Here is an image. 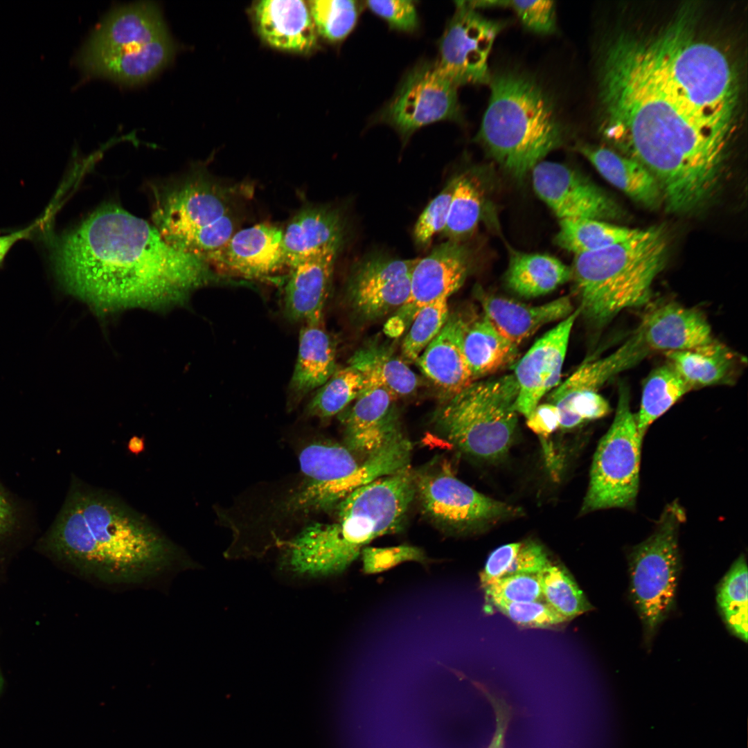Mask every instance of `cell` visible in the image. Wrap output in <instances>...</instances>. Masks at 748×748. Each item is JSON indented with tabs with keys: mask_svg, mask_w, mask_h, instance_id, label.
<instances>
[{
	"mask_svg": "<svg viewBox=\"0 0 748 748\" xmlns=\"http://www.w3.org/2000/svg\"><path fill=\"white\" fill-rule=\"evenodd\" d=\"M2 684H3L2 677H0V692H1V688H2Z\"/></svg>",
	"mask_w": 748,
	"mask_h": 748,
	"instance_id": "obj_56",
	"label": "cell"
},
{
	"mask_svg": "<svg viewBox=\"0 0 748 748\" xmlns=\"http://www.w3.org/2000/svg\"><path fill=\"white\" fill-rule=\"evenodd\" d=\"M339 245L327 247L290 268L283 311L294 323L322 320Z\"/></svg>",
	"mask_w": 748,
	"mask_h": 748,
	"instance_id": "obj_23",
	"label": "cell"
},
{
	"mask_svg": "<svg viewBox=\"0 0 748 748\" xmlns=\"http://www.w3.org/2000/svg\"><path fill=\"white\" fill-rule=\"evenodd\" d=\"M578 150L611 184L646 208L664 203L662 192L653 175L640 162L609 148L582 144Z\"/></svg>",
	"mask_w": 748,
	"mask_h": 748,
	"instance_id": "obj_29",
	"label": "cell"
},
{
	"mask_svg": "<svg viewBox=\"0 0 748 748\" xmlns=\"http://www.w3.org/2000/svg\"><path fill=\"white\" fill-rule=\"evenodd\" d=\"M7 515V509L3 499L0 496V527L3 525Z\"/></svg>",
	"mask_w": 748,
	"mask_h": 748,
	"instance_id": "obj_55",
	"label": "cell"
},
{
	"mask_svg": "<svg viewBox=\"0 0 748 748\" xmlns=\"http://www.w3.org/2000/svg\"><path fill=\"white\" fill-rule=\"evenodd\" d=\"M691 389L670 363L650 373L643 384L639 412L634 415L641 440L651 424Z\"/></svg>",
	"mask_w": 748,
	"mask_h": 748,
	"instance_id": "obj_34",
	"label": "cell"
},
{
	"mask_svg": "<svg viewBox=\"0 0 748 748\" xmlns=\"http://www.w3.org/2000/svg\"><path fill=\"white\" fill-rule=\"evenodd\" d=\"M483 691L493 706L496 718L495 731L488 748H504L505 736L510 722L511 709L501 698L492 695L483 688Z\"/></svg>",
	"mask_w": 748,
	"mask_h": 748,
	"instance_id": "obj_52",
	"label": "cell"
},
{
	"mask_svg": "<svg viewBox=\"0 0 748 748\" xmlns=\"http://www.w3.org/2000/svg\"><path fill=\"white\" fill-rule=\"evenodd\" d=\"M44 222V218L25 229L0 236V266L12 247L19 240L30 237Z\"/></svg>",
	"mask_w": 748,
	"mask_h": 748,
	"instance_id": "obj_53",
	"label": "cell"
},
{
	"mask_svg": "<svg viewBox=\"0 0 748 748\" xmlns=\"http://www.w3.org/2000/svg\"><path fill=\"white\" fill-rule=\"evenodd\" d=\"M51 546L82 574L109 584L143 581L181 557L178 546L143 514L83 483L71 495Z\"/></svg>",
	"mask_w": 748,
	"mask_h": 748,
	"instance_id": "obj_3",
	"label": "cell"
},
{
	"mask_svg": "<svg viewBox=\"0 0 748 748\" xmlns=\"http://www.w3.org/2000/svg\"><path fill=\"white\" fill-rule=\"evenodd\" d=\"M415 497L410 465L359 487L335 507L332 522L312 524L278 542L284 564L304 576L343 573L373 540L402 529Z\"/></svg>",
	"mask_w": 748,
	"mask_h": 748,
	"instance_id": "obj_4",
	"label": "cell"
},
{
	"mask_svg": "<svg viewBox=\"0 0 748 748\" xmlns=\"http://www.w3.org/2000/svg\"><path fill=\"white\" fill-rule=\"evenodd\" d=\"M278 226L259 223L237 231L208 260L213 269L247 277H269L286 267Z\"/></svg>",
	"mask_w": 748,
	"mask_h": 748,
	"instance_id": "obj_20",
	"label": "cell"
},
{
	"mask_svg": "<svg viewBox=\"0 0 748 748\" xmlns=\"http://www.w3.org/2000/svg\"><path fill=\"white\" fill-rule=\"evenodd\" d=\"M520 544L521 542L506 544L491 553L480 573L482 587L505 576Z\"/></svg>",
	"mask_w": 748,
	"mask_h": 748,
	"instance_id": "obj_50",
	"label": "cell"
},
{
	"mask_svg": "<svg viewBox=\"0 0 748 748\" xmlns=\"http://www.w3.org/2000/svg\"><path fill=\"white\" fill-rule=\"evenodd\" d=\"M456 178L449 181L427 206L418 217L413 231L417 244L428 245L434 236L445 228Z\"/></svg>",
	"mask_w": 748,
	"mask_h": 748,
	"instance_id": "obj_46",
	"label": "cell"
},
{
	"mask_svg": "<svg viewBox=\"0 0 748 748\" xmlns=\"http://www.w3.org/2000/svg\"><path fill=\"white\" fill-rule=\"evenodd\" d=\"M518 386L513 373L474 381L449 398L435 416L438 431L470 456H503L517 424Z\"/></svg>",
	"mask_w": 748,
	"mask_h": 748,
	"instance_id": "obj_9",
	"label": "cell"
},
{
	"mask_svg": "<svg viewBox=\"0 0 748 748\" xmlns=\"http://www.w3.org/2000/svg\"><path fill=\"white\" fill-rule=\"evenodd\" d=\"M251 15L261 39L277 50L307 55L318 47L308 1L262 0L252 5Z\"/></svg>",
	"mask_w": 748,
	"mask_h": 748,
	"instance_id": "obj_22",
	"label": "cell"
},
{
	"mask_svg": "<svg viewBox=\"0 0 748 748\" xmlns=\"http://www.w3.org/2000/svg\"><path fill=\"white\" fill-rule=\"evenodd\" d=\"M411 274L385 287L348 294L354 314L363 321H371L399 309L407 300Z\"/></svg>",
	"mask_w": 748,
	"mask_h": 748,
	"instance_id": "obj_41",
	"label": "cell"
},
{
	"mask_svg": "<svg viewBox=\"0 0 748 748\" xmlns=\"http://www.w3.org/2000/svg\"><path fill=\"white\" fill-rule=\"evenodd\" d=\"M323 321H308L300 330L297 358L289 385L290 405H296L321 387L337 369L335 344Z\"/></svg>",
	"mask_w": 748,
	"mask_h": 748,
	"instance_id": "obj_27",
	"label": "cell"
},
{
	"mask_svg": "<svg viewBox=\"0 0 748 748\" xmlns=\"http://www.w3.org/2000/svg\"><path fill=\"white\" fill-rule=\"evenodd\" d=\"M0 677H2L1 674V671H0Z\"/></svg>",
	"mask_w": 748,
	"mask_h": 748,
	"instance_id": "obj_57",
	"label": "cell"
},
{
	"mask_svg": "<svg viewBox=\"0 0 748 748\" xmlns=\"http://www.w3.org/2000/svg\"><path fill=\"white\" fill-rule=\"evenodd\" d=\"M637 329L650 351L692 350L715 342L701 312L675 303L653 309Z\"/></svg>",
	"mask_w": 748,
	"mask_h": 748,
	"instance_id": "obj_24",
	"label": "cell"
},
{
	"mask_svg": "<svg viewBox=\"0 0 748 748\" xmlns=\"http://www.w3.org/2000/svg\"><path fill=\"white\" fill-rule=\"evenodd\" d=\"M129 452L134 455H138L145 449V439L136 436H132L127 443Z\"/></svg>",
	"mask_w": 748,
	"mask_h": 748,
	"instance_id": "obj_54",
	"label": "cell"
},
{
	"mask_svg": "<svg viewBox=\"0 0 748 748\" xmlns=\"http://www.w3.org/2000/svg\"><path fill=\"white\" fill-rule=\"evenodd\" d=\"M559 222L555 243L574 255L595 251L624 242L634 236L640 230L594 219L562 220Z\"/></svg>",
	"mask_w": 748,
	"mask_h": 748,
	"instance_id": "obj_35",
	"label": "cell"
},
{
	"mask_svg": "<svg viewBox=\"0 0 748 748\" xmlns=\"http://www.w3.org/2000/svg\"><path fill=\"white\" fill-rule=\"evenodd\" d=\"M630 399L628 388L620 384L614 418L594 455L581 509L585 513L610 508H632L635 505L643 440Z\"/></svg>",
	"mask_w": 748,
	"mask_h": 748,
	"instance_id": "obj_12",
	"label": "cell"
},
{
	"mask_svg": "<svg viewBox=\"0 0 748 748\" xmlns=\"http://www.w3.org/2000/svg\"><path fill=\"white\" fill-rule=\"evenodd\" d=\"M55 261L66 290L104 312L181 303L198 288L229 283L168 244L154 226L113 204L66 234Z\"/></svg>",
	"mask_w": 748,
	"mask_h": 748,
	"instance_id": "obj_2",
	"label": "cell"
},
{
	"mask_svg": "<svg viewBox=\"0 0 748 748\" xmlns=\"http://www.w3.org/2000/svg\"><path fill=\"white\" fill-rule=\"evenodd\" d=\"M538 575L544 600L567 620L592 609L564 569L551 563Z\"/></svg>",
	"mask_w": 748,
	"mask_h": 748,
	"instance_id": "obj_39",
	"label": "cell"
},
{
	"mask_svg": "<svg viewBox=\"0 0 748 748\" xmlns=\"http://www.w3.org/2000/svg\"><path fill=\"white\" fill-rule=\"evenodd\" d=\"M343 226L336 211L321 206H307L298 211L283 233L286 267L299 262L332 245H340Z\"/></svg>",
	"mask_w": 748,
	"mask_h": 748,
	"instance_id": "obj_28",
	"label": "cell"
},
{
	"mask_svg": "<svg viewBox=\"0 0 748 748\" xmlns=\"http://www.w3.org/2000/svg\"><path fill=\"white\" fill-rule=\"evenodd\" d=\"M481 301L486 317L499 332L517 346L541 327L562 321L575 310L568 296L538 305L492 295L483 296Z\"/></svg>",
	"mask_w": 748,
	"mask_h": 748,
	"instance_id": "obj_26",
	"label": "cell"
},
{
	"mask_svg": "<svg viewBox=\"0 0 748 748\" xmlns=\"http://www.w3.org/2000/svg\"><path fill=\"white\" fill-rule=\"evenodd\" d=\"M551 563L541 545L533 542H521L504 576L538 573Z\"/></svg>",
	"mask_w": 748,
	"mask_h": 748,
	"instance_id": "obj_49",
	"label": "cell"
},
{
	"mask_svg": "<svg viewBox=\"0 0 748 748\" xmlns=\"http://www.w3.org/2000/svg\"><path fill=\"white\" fill-rule=\"evenodd\" d=\"M395 399L382 386L365 389L353 405L341 412L344 445L366 458L404 436Z\"/></svg>",
	"mask_w": 748,
	"mask_h": 748,
	"instance_id": "obj_19",
	"label": "cell"
},
{
	"mask_svg": "<svg viewBox=\"0 0 748 748\" xmlns=\"http://www.w3.org/2000/svg\"><path fill=\"white\" fill-rule=\"evenodd\" d=\"M477 177L464 173L456 177L443 234L459 242L478 225L483 213V191Z\"/></svg>",
	"mask_w": 748,
	"mask_h": 748,
	"instance_id": "obj_37",
	"label": "cell"
},
{
	"mask_svg": "<svg viewBox=\"0 0 748 748\" xmlns=\"http://www.w3.org/2000/svg\"><path fill=\"white\" fill-rule=\"evenodd\" d=\"M466 321L458 314L449 315L440 332L415 362L447 398L473 382L463 350Z\"/></svg>",
	"mask_w": 748,
	"mask_h": 748,
	"instance_id": "obj_25",
	"label": "cell"
},
{
	"mask_svg": "<svg viewBox=\"0 0 748 748\" xmlns=\"http://www.w3.org/2000/svg\"><path fill=\"white\" fill-rule=\"evenodd\" d=\"M605 137L657 179L668 211L695 212L724 173L737 100L706 62L652 37L623 33L598 75Z\"/></svg>",
	"mask_w": 748,
	"mask_h": 748,
	"instance_id": "obj_1",
	"label": "cell"
},
{
	"mask_svg": "<svg viewBox=\"0 0 748 748\" xmlns=\"http://www.w3.org/2000/svg\"><path fill=\"white\" fill-rule=\"evenodd\" d=\"M411 449L404 436L362 458L344 444L311 441L299 453L301 481L285 501L284 511L305 516L334 510L359 487L410 465Z\"/></svg>",
	"mask_w": 748,
	"mask_h": 748,
	"instance_id": "obj_8",
	"label": "cell"
},
{
	"mask_svg": "<svg viewBox=\"0 0 748 748\" xmlns=\"http://www.w3.org/2000/svg\"><path fill=\"white\" fill-rule=\"evenodd\" d=\"M571 280V267L542 253H515L506 274L509 289L524 298L549 294Z\"/></svg>",
	"mask_w": 748,
	"mask_h": 748,
	"instance_id": "obj_32",
	"label": "cell"
},
{
	"mask_svg": "<svg viewBox=\"0 0 748 748\" xmlns=\"http://www.w3.org/2000/svg\"><path fill=\"white\" fill-rule=\"evenodd\" d=\"M490 603L516 624L529 627H549L568 621L545 600L524 603Z\"/></svg>",
	"mask_w": 748,
	"mask_h": 748,
	"instance_id": "obj_44",
	"label": "cell"
},
{
	"mask_svg": "<svg viewBox=\"0 0 748 748\" xmlns=\"http://www.w3.org/2000/svg\"><path fill=\"white\" fill-rule=\"evenodd\" d=\"M524 26L531 32L547 35L556 28L555 3L551 1H508Z\"/></svg>",
	"mask_w": 748,
	"mask_h": 748,
	"instance_id": "obj_47",
	"label": "cell"
},
{
	"mask_svg": "<svg viewBox=\"0 0 748 748\" xmlns=\"http://www.w3.org/2000/svg\"><path fill=\"white\" fill-rule=\"evenodd\" d=\"M229 190L199 178L168 189L154 206L155 228L171 247L208 264L237 231Z\"/></svg>",
	"mask_w": 748,
	"mask_h": 748,
	"instance_id": "obj_10",
	"label": "cell"
},
{
	"mask_svg": "<svg viewBox=\"0 0 748 748\" xmlns=\"http://www.w3.org/2000/svg\"><path fill=\"white\" fill-rule=\"evenodd\" d=\"M666 256V238L659 227L640 229L624 242L575 255L570 280L579 299V316L600 328L622 310L647 304Z\"/></svg>",
	"mask_w": 748,
	"mask_h": 748,
	"instance_id": "obj_6",
	"label": "cell"
},
{
	"mask_svg": "<svg viewBox=\"0 0 748 748\" xmlns=\"http://www.w3.org/2000/svg\"><path fill=\"white\" fill-rule=\"evenodd\" d=\"M365 4L394 30L413 32L418 28V18L415 2L413 1H367Z\"/></svg>",
	"mask_w": 748,
	"mask_h": 748,
	"instance_id": "obj_48",
	"label": "cell"
},
{
	"mask_svg": "<svg viewBox=\"0 0 748 748\" xmlns=\"http://www.w3.org/2000/svg\"><path fill=\"white\" fill-rule=\"evenodd\" d=\"M456 4L439 42L436 64L457 87L489 83L488 55L505 23L483 17L463 1Z\"/></svg>",
	"mask_w": 748,
	"mask_h": 748,
	"instance_id": "obj_15",
	"label": "cell"
},
{
	"mask_svg": "<svg viewBox=\"0 0 748 748\" xmlns=\"http://www.w3.org/2000/svg\"><path fill=\"white\" fill-rule=\"evenodd\" d=\"M468 269L467 252L456 241L448 240L419 258L411 273L409 297L391 319L388 332H402L423 307L448 299L462 286Z\"/></svg>",
	"mask_w": 748,
	"mask_h": 748,
	"instance_id": "obj_17",
	"label": "cell"
},
{
	"mask_svg": "<svg viewBox=\"0 0 748 748\" xmlns=\"http://www.w3.org/2000/svg\"><path fill=\"white\" fill-rule=\"evenodd\" d=\"M483 588L486 598L490 601L524 603L544 600L538 573L506 576Z\"/></svg>",
	"mask_w": 748,
	"mask_h": 748,
	"instance_id": "obj_43",
	"label": "cell"
},
{
	"mask_svg": "<svg viewBox=\"0 0 748 748\" xmlns=\"http://www.w3.org/2000/svg\"><path fill=\"white\" fill-rule=\"evenodd\" d=\"M669 363L691 389L727 383L734 366L731 353L716 341L692 350L666 352Z\"/></svg>",
	"mask_w": 748,
	"mask_h": 748,
	"instance_id": "obj_33",
	"label": "cell"
},
{
	"mask_svg": "<svg viewBox=\"0 0 748 748\" xmlns=\"http://www.w3.org/2000/svg\"><path fill=\"white\" fill-rule=\"evenodd\" d=\"M360 556L362 571L367 575L384 572L404 562L427 564L429 561L422 549L409 544L385 548L368 546Z\"/></svg>",
	"mask_w": 748,
	"mask_h": 748,
	"instance_id": "obj_45",
	"label": "cell"
},
{
	"mask_svg": "<svg viewBox=\"0 0 748 748\" xmlns=\"http://www.w3.org/2000/svg\"><path fill=\"white\" fill-rule=\"evenodd\" d=\"M457 88L436 62L420 63L406 75L379 119L404 139L433 123L460 121L462 115Z\"/></svg>",
	"mask_w": 748,
	"mask_h": 748,
	"instance_id": "obj_14",
	"label": "cell"
},
{
	"mask_svg": "<svg viewBox=\"0 0 748 748\" xmlns=\"http://www.w3.org/2000/svg\"><path fill=\"white\" fill-rule=\"evenodd\" d=\"M366 389L363 375L348 366L337 369L308 404L306 416L322 420L344 411Z\"/></svg>",
	"mask_w": 748,
	"mask_h": 748,
	"instance_id": "obj_38",
	"label": "cell"
},
{
	"mask_svg": "<svg viewBox=\"0 0 748 748\" xmlns=\"http://www.w3.org/2000/svg\"><path fill=\"white\" fill-rule=\"evenodd\" d=\"M308 3L319 37L333 43L351 33L363 6L353 0H313Z\"/></svg>",
	"mask_w": 748,
	"mask_h": 748,
	"instance_id": "obj_40",
	"label": "cell"
},
{
	"mask_svg": "<svg viewBox=\"0 0 748 748\" xmlns=\"http://www.w3.org/2000/svg\"><path fill=\"white\" fill-rule=\"evenodd\" d=\"M534 190L559 220L621 216L619 206L602 189L575 169L563 163L543 161L532 170Z\"/></svg>",
	"mask_w": 748,
	"mask_h": 748,
	"instance_id": "obj_16",
	"label": "cell"
},
{
	"mask_svg": "<svg viewBox=\"0 0 748 748\" xmlns=\"http://www.w3.org/2000/svg\"><path fill=\"white\" fill-rule=\"evenodd\" d=\"M490 98L477 136L488 154L524 178L565 137L553 99L532 75L510 69L491 76Z\"/></svg>",
	"mask_w": 748,
	"mask_h": 748,
	"instance_id": "obj_5",
	"label": "cell"
},
{
	"mask_svg": "<svg viewBox=\"0 0 748 748\" xmlns=\"http://www.w3.org/2000/svg\"><path fill=\"white\" fill-rule=\"evenodd\" d=\"M463 350L473 382L514 364L518 346L510 341L482 312L466 321Z\"/></svg>",
	"mask_w": 748,
	"mask_h": 748,
	"instance_id": "obj_30",
	"label": "cell"
},
{
	"mask_svg": "<svg viewBox=\"0 0 748 748\" xmlns=\"http://www.w3.org/2000/svg\"><path fill=\"white\" fill-rule=\"evenodd\" d=\"M526 425L536 434L548 437L560 427V416L556 407L546 402L540 403L526 418Z\"/></svg>",
	"mask_w": 748,
	"mask_h": 748,
	"instance_id": "obj_51",
	"label": "cell"
},
{
	"mask_svg": "<svg viewBox=\"0 0 748 748\" xmlns=\"http://www.w3.org/2000/svg\"><path fill=\"white\" fill-rule=\"evenodd\" d=\"M449 315L446 299H440L423 307L413 318L402 341L403 357L410 362H416L440 332Z\"/></svg>",
	"mask_w": 748,
	"mask_h": 748,
	"instance_id": "obj_42",
	"label": "cell"
},
{
	"mask_svg": "<svg viewBox=\"0 0 748 748\" xmlns=\"http://www.w3.org/2000/svg\"><path fill=\"white\" fill-rule=\"evenodd\" d=\"M649 352L637 329L610 355L579 366L547 394L546 402L555 406L558 411L560 427L570 429L578 426L571 413L572 404L576 398L584 394L598 393V389L610 378L635 366Z\"/></svg>",
	"mask_w": 748,
	"mask_h": 748,
	"instance_id": "obj_21",
	"label": "cell"
},
{
	"mask_svg": "<svg viewBox=\"0 0 748 748\" xmlns=\"http://www.w3.org/2000/svg\"><path fill=\"white\" fill-rule=\"evenodd\" d=\"M175 51L159 8L137 2L109 13L82 47L78 62L89 74L135 84L160 71Z\"/></svg>",
	"mask_w": 748,
	"mask_h": 748,
	"instance_id": "obj_7",
	"label": "cell"
},
{
	"mask_svg": "<svg viewBox=\"0 0 748 748\" xmlns=\"http://www.w3.org/2000/svg\"><path fill=\"white\" fill-rule=\"evenodd\" d=\"M685 519L677 501L668 504L654 532L628 555L630 595L648 647L674 605L681 568L678 535Z\"/></svg>",
	"mask_w": 748,
	"mask_h": 748,
	"instance_id": "obj_11",
	"label": "cell"
},
{
	"mask_svg": "<svg viewBox=\"0 0 748 748\" xmlns=\"http://www.w3.org/2000/svg\"><path fill=\"white\" fill-rule=\"evenodd\" d=\"M720 615L729 631L747 641V565L744 555L733 563L717 588Z\"/></svg>",
	"mask_w": 748,
	"mask_h": 748,
	"instance_id": "obj_36",
	"label": "cell"
},
{
	"mask_svg": "<svg viewBox=\"0 0 748 748\" xmlns=\"http://www.w3.org/2000/svg\"><path fill=\"white\" fill-rule=\"evenodd\" d=\"M348 365L364 377L366 389L382 386L395 398L413 393L419 384L416 373L387 345L370 342L357 350Z\"/></svg>",
	"mask_w": 748,
	"mask_h": 748,
	"instance_id": "obj_31",
	"label": "cell"
},
{
	"mask_svg": "<svg viewBox=\"0 0 748 748\" xmlns=\"http://www.w3.org/2000/svg\"><path fill=\"white\" fill-rule=\"evenodd\" d=\"M415 497L423 515L445 531L466 533L515 515L518 510L481 494L441 465L414 472Z\"/></svg>",
	"mask_w": 748,
	"mask_h": 748,
	"instance_id": "obj_13",
	"label": "cell"
},
{
	"mask_svg": "<svg viewBox=\"0 0 748 748\" xmlns=\"http://www.w3.org/2000/svg\"><path fill=\"white\" fill-rule=\"evenodd\" d=\"M580 312L577 308L537 339L516 362L513 373L518 386L516 410L527 418L560 382L571 332Z\"/></svg>",
	"mask_w": 748,
	"mask_h": 748,
	"instance_id": "obj_18",
	"label": "cell"
}]
</instances>
